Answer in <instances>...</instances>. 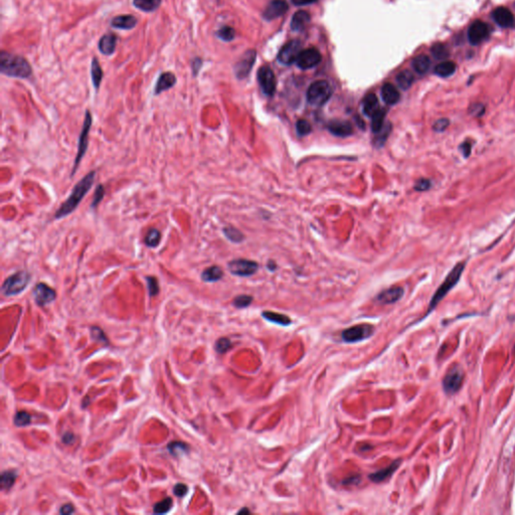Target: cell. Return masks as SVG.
<instances>
[{
	"mask_svg": "<svg viewBox=\"0 0 515 515\" xmlns=\"http://www.w3.org/2000/svg\"><path fill=\"white\" fill-rule=\"evenodd\" d=\"M96 171H90L86 174L73 188L71 194L67 198L65 203L62 204V206L55 211L54 213V219H62L77 210L79 205L81 204L84 197L89 192V190L92 188L95 178H96Z\"/></svg>",
	"mask_w": 515,
	"mask_h": 515,
	"instance_id": "1",
	"label": "cell"
},
{
	"mask_svg": "<svg viewBox=\"0 0 515 515\" xmlns=\"http://www.w3.org/2000/svg\"><path fill=\"white\" fill-rule=\"evenodd\" d=\"M0 72L10 78L28 79L33 75V68L23 56L2 50L0 53Z\"/></svg>",
	"mask_w": 515,
	"mask_h": 515,
	"instance_id": "2",
	"label": "cell"
},
{
	"mask_svg": "<svg viewBox=\"0 0 515 515\" xmlns=\"http://www.w3.org/2000/svg\"><path fill=\"white\" fill-rule=\"evenodd\" d=\"M465 266H466L465 262L458 263L451 270V272L448 274V276L446 277L444 282L441 284V286L438 288V290L436 291L434 296L432 297L430 305H429L428 313H430L432 310H434L437 307V305L446 297V295L455 287L457 283L460 281V278L464 272Z\"/></svg>",
	"mask_w": 515,
	"mask_h": 515,
	"instance_id": "3",
	"label": "cell"
},
{
	"mask_svg": "<svg viewBox=\"0 0 515 515\" xmlns=\"http://www.w3.org/2000/svg\"><path fill=\"white\" fill-rule=\"evenodd\" d=\"M92 123H93V118H92V113L90 110H87L86 111V114H85V120H84V123H83V127H82V130H81V133H80V136H79V143H78V152H77V156L75 158V161H74V166H73V169H72V173H71V177H73L75 175V173L77 172V170L83 160V157L85 156L86 152H87L88 150V146H89V136H90V131H91V128H92Z\"/></svg>",
	"mask_w": 515,
	"mask_h": 515,
	"instance_id": "4",
	"label": "cell"
},
{
	"mask_svg": "<svg viewBox=\"0 0 515 515\" xmlns=\"http://www.w3.org/2000/svg\"><path fill=\"white\" fill-rule=\"evenodd\" d=\"M31 282V274L27 271H18L8 278L2 284V293L5 296H15L20 294Z\"/></svg>",
	"mask_w": 515,
	"mask_h": 515,
	"instance_id": "5",
	"label": "cell"
},
{
	"mask_svg": "<svg viewBox=\"0 0 515 515\" xmlns=\"http://www.w3.org/2000/svg\"><path fill=\"white\" fill-rule=\"evenodd\" d=\"M332 95V88L326 81H317L310 85L307 91V101L310 105L320 107L328 102Z\"/></svg>",
	"mask_w": 515,
	"mask_h": 515,
	"instance_id": "6",
	"label": "cell"
},
{
	"mask_svg": "<svg viewBox=\"0 0 515 515\" xmlns=\"http://www.w3.org/2000/svg\"><path fill=\"white\" fill-rule=\"evenodd\" d=\"M375 326L370 324L354 325L343 330L341 333L342 340L346 343H354L370 338L375 334Z\"/></svg>",
	"mask_w": 515,
	"mask_h": 515,
	"instance_id": "7",
	"label": "cell"
},
{
	"mask_svg": "<svg viewBox=\"0 0 515 515\" xmlns=\"http://www.w3.org/2000/svg\"><path fill=\"white\" fill-rule=\"evenodd\" d=\"M463 371L459 366H453L443 380V388L447 394H455L463 383Z\"/></svg>",
	"mask_w": 515,
	"mask_h": 515,
	"instance_id": "8",
	"label": "cell"
},
{
	"mask_svg": "<svg viewBox=\"0 0 515 515\" xmlns=\"http://www.w3.org/2000/svg\"><path fill=\"white\" fill-rule=\"evenodd\" d=\"M302 51V43L299 41H291L286 43L278 53V61L283 65H292Z\"/></svg>",
	"mask_w": 515,
	"mask_h": 515,
	"instance_id": "9",
	"label": "cell"
},
{
	"mask_svg": "<svg viewBox=\"0 0 515 515\" xmlns=\"http://www.w3.org/2000/svg\"><path fill=\"white\" fill-rule=\"evenodd\" d=\"M227 268H228V270H230V272L235 276L250 277L258 271V269H259V265H258L255 261L246 260V259H236L227 264Z\"/></svg>",
	"mask_w": 515,
	"mask_h": 515,
	"instance_id": "10",
	"label": "cell"
},
{
	"mask_svg": "<svg viewBox=\"0 0 515 515\" xmlns=\"http://www.w3.org/2000/svg\"><path fill=\"white\" fill-rule=\"evenodd\" d=\"M258 81L261 86V89L267 96L274 95L276 91V78L274 72L269 67H262L258 72Z\"/></svg>",
	"mask_w": 515,
	"mask_h": 515,
	"instance_id": "11",
	"label": "cell"
},
{
	"mask_svg": "<svg viewBox=\"0 0 515 515\" xmlns=\"http://www.w3.org/2000/svg\"><path fill=\"white\" fill-rule=\"evenodd\" d=\"M490 35V30L487 23L481 20L474 21L468 31V39L472 44H479L485 40H487Z\"/></svg>",
	"mask_w": 515,
	"mask_h": 515,
	"instance_id": "12",
	"label": "cell"
},
{
	"mask_svg": "<svg viewBox=\"0 0 515 515\" xmlns=\"http://www.w3.org/2000/svg\"><path fill=\"white\" fill-rule=\"evenodd\" d=\"M33 296L35 298L36 303L39 306L43 307V306L51 303L52 301H54V299L56 298V293L46 284L38 283L34 288Z\"/></svg>",
	"mask_w": 515,
	"mask_h": 515,
	"instance_id": "13",
	"label": "cell"
},
{
	"mask_svg": "<svg viewBox=\"0 0 515 515\" xmlns=\"http://www.w3.org/2000/svg\"><path fill=\"white\" fill-rule=\"evenodd\" d=\"M321 62V54L316 48H307L301 51L296 61L297 66L302 70L316 67Z\"/></svg>",
	"mask_w": 515,
	"mask_h": 515,
	"instance_id": "14",
	"label": "cell"
},
{
	"mask_svg": "<svg viewBox=\"0 0 515 515\" xmlns=\"http://www.w3.org/2000/svg\"><path fill=\"white\" fill-rule=\"evenodd\" d=\"M255 60H256V51L253 50V49H250L248 50L244 55L243 58L237 63L236 67H235V73H236V76L238 79H245L250 71L252 70V67L255 63Z\"/></svg>",
	"mask_w": 515,
	"mask_h": 515,
	"instance_id": "15",
	"label": "cell"
},
{
	"mask_svg": "<svg viewBox=\"0 0 515 515\" xmlns=\"http://www.w3.org/2000/svg\"><path fill=\"white\" fill-rule=\"evenodd\" d=\"M176 82H177V79L173 73L164 72V73L160 74L156 81L155 87H154V96H158L161 93L168 91L171 88H173L176 85Z\"/></svg>",
	"mask_w": 515,
	"mask_h": 515,
	"instance_id": "16",
	"label": "cell"
},
{
	"mask_svg": "<svg viewBox=\"0 0 515 515\" xmlns=\"http://www.w3.org/2000/svg\"><path fill=\"white\" fill-rule=\"evenodd\" d=\"M110 24L115 30L121 31H132L137 26L138 19L132 14H121L113 17Z\"/></svg>",
	"mask_w": 515,
	"mask_h": 515,
	"instance_id": "17",
	"label": "cell"
},
{
	"mask_svg": "<svg viewBox=\"0 0 515 515\" xmlns=\"http://www.w3.org/2000/svg\"><path fill=\"white\" fill-rule=\"evenodd\" d=\"M328 131L337 137H348L353 134V127L345 120H332L327 125Z\"/></svg>",
	"mask_w": 515,
	"mask_h": 515,
	"instance_id": "18",
	"label": "cell"
},
{
	"mask_svg": "<svg viewBox=\"0 0 515 515\" xmlns=\"http://www.w3.org/2000/svg\"><path fill=\"white\" fill-rule=\"evenodd\" d=\"M117 42H118V37L115 34L108 33L100 39L99 43H98V48L102 54L110 56L115 53Z\"/></svg>",
	"mask_w": 515,
	"mask_h": 515,
	"instance_id": "19",
	"label": "cell"
},
{
	"mask_svg": "<svg viewBox=\"0 0 515 515\" xmlns=\"http://www.w3.org/2000/svg\"><path fill=\"white\" fill-rule=\"evenodd\" d=\"M287 10L288 4L284 0H272L264 11V17L268 20H273L285 14Z\"/></svg>",
	"mask_w": 515,
	"mask_h": 515,
	"instance_id": "20",
	"label": "cell"
},
{
	"mask_svg": "<svg viewBox=\"0 0 515 515\" xmlns=\"http://www.w3.org/2000/svg\"><path fill=\"white\" fill-rule=\"evenodd\" d=\"M405 294V290L402 287H391L381 292L377 299L382 304H393L402 299Z\"/></svg>",
	"mask_w": 515,
	"mask_h": 515,
	"instance_id": "21",
	"label": "cell"
},
{
	"mask_svg": "<svg viewBox=\"0 0 515 515\" xmlns=\"http://www.w3.org/2000/svg\"><path fill=\"white\" fill-rule=\"evenodd\" d=\"M402 464V460L400 459H397V460H394L389 466H387L386 468L385 469H382V470H379L375 473H371L368 478L370 481H373L375 483H382L384 481H386V479H388L399 467V465Z\"/></svg>",
	"mask_w": 515,
	"mask_h": 515,
	"instance_id": "22",
	"label": "cell"
},
{
	"mask_svg": "<svg viewBox=\"0 0 515 515\" xmlns=\"http://www.w3.org/2000/svg\"><path fill=\"white\" fill-rule=\"evenodd\" d=\"M492 18L501 27H509L514 22V17L511 11L505 7H497L492 12Z\"/></svg>",
	"mask_w": 515,
	"mask_h": 515,
	"instance_id": "23",
	"label": "cell"
},
{
	"mask_svg": "<svg viewBox=\"0 0 515 515\" xmlns=\"http://www.w3.org/2000/svg\"><path fill=\"white\" fill-rule=\"evenodd\" d=\"M380 110V104L378 97L375 94H368L362 101V111L367 117H373Z\"/></svg>",
	"mask_w": 515,
	"mask_h": 515,
	"instance_id": "24",
	"label": "cell"
},
{
	"mask_svg": "<svg viewBox=\"0 0 515 515\" xmlns=\"http://www.w3.org/2000/svg\"><path fill=\"white\" fill-rule=\"evenodd\" d=\"M382 97L386 104L394 105L399 101L400 95H399L397 89L392 84L386 83L383 86V88H382Z\"/></svg>",
	"mask_w": 515,
	"mask_h": 515,
	"instance_id": "25",
	"label": "cell"
},
{
	"mask_svg": "<svg viewBox=\"0 0 515 515\" xmlns=\"http://www.w3.org/2000/svg\"><path fill=\"white\" fill-rule=\"evenodd\" d=\"M262 316L264 319L271 323H275L281 326H289L292 324V320L287 315H284L281 313H276L272 311H264L262 312Z\"/></svg>",
	"mask_w": 515,
	"mask_h": 515,
	"instance_id": "26",
	"label": "cell"
},
{
	"mask_svg": "<svg viewBox=\"0 0 515 515\" xmlns=\"http://www.w3.org/2000/svg\"><path fill=\"white\" fill-rule=\"evenodd\" d=\"M310 21V15L306 11L296 12L291 20V28L294 32H302Z\"/></svg>",
	"mask_w": 515,
	"mask_h": 515,
	"instance_id": "27",
	"label": "cell"
},
{
	"mask_svg": "<svg viewBox=\"0 0 515 515\" xmlns=\"http://www.w3.org/2000/svg\"><path fill=\"white\" fill-rule=\"evenodd\" d=\"M103 77H104V73H103L102 67L100 65V62L97 58H94L92 60V64H91V78H92V83H93V86H94L96 92H98L100 89L101 83L103 81Z\"/></svg>",
	"mask_w": 515,
	"mask_h": 515,
	"instance_id": "28",
	"label": "cell"
},
{
	"mask_svg": "<svg viewBox=\"0 0 515 515\" xmlns=\"http://www.w3.org/2000/svg\"><path fill=\"white\" fill-rule=\"evenodd\" d=\"M132 3L137 9L149 13L157 10L160 7L162 0H133Z\"/></svg>",
	"mask_w": 515,
	"mask_h": 515,
	"instance_id": "29",
	"label": "cell"
},
{
	"mask_svg": "<svg viewBox=\"0 0 515 515\" xmlns=\"http://www.w3.org/2000/svg\"><path fill=\"white\" fill-rule=\"evenodd\" d=\"M222 277H223V271L218 266L209 267L202 273V280L204 282H208V283L217 282Z\"/></svg>",
	"mask_w": 515,
	"mask_h": 515,
	"instance_id": "30",
	"label": "cell"
},
{
	"mask_svg": "<svg viewBox=\"0 0 515 515\" xmlns=\"http://www.w3.org/2000/svg\"><path fill=\"white\" fill-rule=\"evenodd\" d=\"M430 67H431V60L429 59V56H427L425 54L418 55L417 58L414 59V61H413V68L420 75L426 74L429 71V69H430Z\"/></svg>",
	"mask_w": 515,
	"mask_h": 515,
	"instance_id": "31",
	"label": "cell"
},
{
	"mask_svg": "<svg viewBox=\"0 0 515 515\" xmlns=\"http://www.w3.org/2000/svg\"><path fill=\"white\" fill-rule=\"evenodd\" d=\"M386 116V111L380 109L375 115L371 117V131L374 134H378L385 127V119Z\"/></svg>",
	"mask_w": 515,
	"mask_h": 515,
	"instance_id": "32",
	"label": "cell"
},
{
	"mask_svg": "<svg viewBox=\"0 0 515 515\" xmlns=\"http://www.w3.org/2000/svg\"><path fill=\"white\" fill-rule=\"evenodd\" d=\"M222 233L224 235V237L228 240L231 241L232 243H236V244H239V243H242L244 240H245V236L242 232H240L238 228L234 227V226H224L222 228Z\"/></svg>",
	"mask_w": 515,
	"mask_h": 515,
	"instance_id": "33",
	"label": "cell"
},
{
	"mask_svg": "<svg viewBox=\"0 0 515 515\" xmlns=\"http://www.w3.org/2000/svg\"><path fill=\"white\" fill-rule=\"evenodd\" d=\"M456 71V65L453 62L445 61L443 63H440L435 68V74L442 78H448L452 76Z\"/></svg>",
	"mask_w": 515,
	"mask_h": 515,
	"instance_id": "34",
	"label": "cell"
},
{
	"mask_svg": "<svg viewBox=\"0 0 515 515\" xmlns=\"http://www.w3.org/2000/svg\"><path fill=\"white\" fill-rule=\"evenodd\" d=\"M414 75L410 71H403L396 76L398 87L403 90H408L414 83Z\"/></svg>",
	"mask_w": 515,
	"mask_h": 515,
	"instance_id": "35",
	"label": "cell"
},
{
	"mask_svg": "<svg viewBox=\"0 0 515 515\" xmlns=\"http://www.w3.org/2000/svg\"><path fill=\"white\" fill-rule=\"evenodd\" d=\"M161 241V233L157 228H150L146 233L144 238V243L148 248H156Z\"/></svg>",
	"mask_w": 515,
	"mask_h": 515,
	"instance_id": "36",
	"label": "cell"
},
{
	"mask_svg": "<svg viewBox=\"0 0 515 515\" xmlns=\"http://www.w3.org/2000/svg\"><path fill=\"white\" fill-rule=\"evenodd\" d=\"M16 477H17V475H16L15 471L8 470V471L3 472L1 474V479H0V482H1V489L7 490V489L11 488V486L15 482Z\"/></svg>",
	"mask_w": 515,
	"mask_h": 515,
	"instance_id": "37",
	"label": "cell"
},
{
	"mask_svg": "<svg viewBox=\"0 0 515 515\" xmlns=\"http://www.w3.org/2000/svg\"><path fill=\"white\" fill-rule=\"evenodd\" d=\"M168 451L174 457H180L189 451V447L181 442H173L168 446Z\"/></svg>",
	"mask_w": 515,
	"mask_h": 515,
	"instance_id": "38",
	"label": "cell"
},
{
	"mask_svg": "<svg viewBox=\"0 0 515 515\" xmlns=\"http://www.w3.org/2000/svg\"><path fill=\"white\" fill-rule=\"evenodd\" d=\"M216 37L223 42H232L236 38V31L231 26H222L216 32Z\"/></svg>",
	"mask_w": 515,
	"mask_h": 515,
	"instance_id": "39",
	"label": "cell"
},
{
	"mask_svg": "<svg viewBox=\"0 0 515 515\" xmlns=\"http://www.w3.org/2000/svg\"><path fill=\"white\" fill-rule=\"evenodd\" d=\"M431 50H432L433 55L438 60H445L448 58V55H449V51H448L447 47L443 43H435L432 46Z\"/></svg>",
	"mask_w": 515,
	"mask_h": 515,
	"instance_id": "40",
	"label": "cell"
},
{
	"mask_svg": "<svg viewBox=\"0 0 515 515\" xmlns=\"http://www.w3.org/2000/svg\"><path fill=\"white\" fill-rule=\"evenodd\" d=\"M172 505H173L172 499H171L170 497L165 498L164 500H162V501H160V502L155 504V506H154V513H157V514L166 513V512H168L171 509Z\"/></svg>",
	"mask_w": 515,
	"mask_h": 515,
	"instance_id": "41",
	"label": "cell"
},
{
	"mask_svg": "<svg viewBox=\"0 0 515 515\" xmlns=\"http://www.w3.org/2000/svg\"><path fill=\"white\" fill-rule=\"evenodd\" d=\"M145 280H146V283H147V288H148L149 295L151 297L156 296L159 293L158 280L155 277H153V276H147L145 278Z\"/></svg>",
	"mask_w": 515,
	"mask_h": 515,
	"instance_id": "42",
	"label": "cell"
},
{
	"mask_svg": "<svg viewBox=\"0 0 515 515\" xmlns=\"http://www.w3.org/2000/svg\"><path fill=\"white\" fill-rule=\"evenodd\" d=\"M32 422L31 415L26 412H18L14 417V424L17 427H24L30 425Z\"/></svg>",
	"mask_w": 515,
	"mask_h": 515,
	"instance_id": "43",
	"label": "cell"
},
{
	"mask_svg": "<svg viewBox=\"0 0 515 515\" xmlns=\"http://www.w3.org/2000/svg\"><path fill=\"white\" fill-rule=\"evenodd\" d=\"M105 187L103 186V184H99L97 187H96V190H95V193H94V197H93V202L91 204V209L92 210H95L98 208L99 204L102 202L103 198H104V195H105Z\"/></svg>",
	"mask_w": 515,
	"mask_h": 515,
	"instance_id": "44",
	"label": "cell"
},
{
	"mask_svg": "<svg viewBox=\"0 0 515 515\" xmlns=\"http://www.w3.org/2000/svg\"><path fill=\"white\" fill-rule=\"evenodd\" d=\"M296 131L298 133V135L300 136H306L308 134L311 133L312 131V126L311 124L307 121V120H304V119H300L297 121L296 123Z\"/></svg>",
	"mask_w": 515,
	"mask_h": 515,
	"instance_id": "45",
	"label": "cell"
},
{
	"mask_svg": "<svg viewBox=\"0 0 515 515\" xmlns=\"http://www.w3.org/2000/svg\"><path fill=\"white\" fill-rule=\"evenodd\" d=\"M231 347H232V341L228 338L221 337L215 342V350L220 354L226 352Z\"/></svg>",
	"mask_w": 515,
	"mask_h": 515,
	"instance_id": "46",
	"label": "cell"
},
{
	"mask_svg": "<svg viewBox=\"0 0 515 515\" xmlns=\"http://www.w3.org/2000/svg\"><path fill=\"white\" fill-rule=\"evenodd\" d=\"M253 302V297L250 296V295H240L238 297H236L233 301V304L236 308H239V309H242V308H246V307H249Z\"/></svg>",
	"mask_w": 515,
	"mask_h": 515,
	"instance_id": "47",
	"label": "cell"
},
{
	"mask_svg": "<svg viewBox=\"0 0 515 515\" xmlns=\"http://www.w3.org/2000/svg\"><path fill=\"white\" fill-rule=\"evenodd\" d=\"M389 125H390V124H387L386 126H385V127L383 128L384 133H383L382 131H380V132L378 133V134H380V136H379L378 138H376V142H375V143H376V145H377L378 147H382V146L384 145V143L386 142V138L388 137V135H389V133H390V126H389Z\"/></svg>",
	"mask_w": 515,
	"mask_h": 515,
	"instance_id": "48",
	"label": "cell"
},
{
	"mask_svg": "<svg viewBox=\"0 0 515 515\" xmlns=\"http://www.w3.org/2000/svg\"><path fill=\"white\" fill-rule=\"evenodd\" d=\"M91 335H92V338L97 340L98 342H103V343H106V344L108 343L106 335L104 334V332L99 327H92L91 328Z\"/></svg>",
	"mask_w": 515,
	"mask_h": 515,
	"instance_id": "49",
	"label": "cell"
},
{
	"mask_svg": "<svg viewBox=\"0 0 515 515\" xmlns=\"http://www.w3.org/2000/svg\"><path fill=\"white\" fill-rule=\"evenodd\" d=\"M450 125V121L449 119H446V118H442V119H439L437 120L435 123H434V126H433V129L436 131V132H444Z\"/></svg>",
	"mask_w": 515,
	"mask_h": 515,
	"instance_id": "50",
	"label": "cell"
},
{
	"mask_svg": "<svg viewBox=\"0 0 515 515\" xmlns=\"http://www.w3.org/2000/svg\"><path fill=\"white\" fill-rule=\"evenodd\" d=\"M431 186H432V183H431L430 180L423 178V179H420V180H418V181L416 182V184H415V189H416L417 191H426V190H429V189H430Z\"/></svg>",
	"mask_w": 515,
	"mask_h": 515,
	"instance_id": "51",
	"label": "cell"
},
{
	"mask_svg": "<svg viewBox=\"0 0 515 515\" xmlns=\"http://www.w3.org/2000/svg\"><path fill=\"white\" fill-rule=\"evenodd\" d=\"M203 67V60L200 58H194L191 61V70H192V76L196 77Z\"/></svg>",
	"mask_w": 515,
	"mask_h": 515,
	"instance_id": "52",
	"label": "cell"
},
{
	"mask_svg": "<svg viewBox=\"0 0 515 515\" xmlns=\"http://www.w3.org/2000/svg\"><path fill=\"white\" fill-rule=\"evenodd\" d=\"M173 492L176 496L183 497L187 493V486H185L184 484H177L174 486Z\"/></svg>",
	"mask_w": 515,
	"mask_h": 515,
	"instance_id": "53",
	"label": "cell"
},
{
	"mask_svg": "<svg viewBox=\"0 0 515 515\" xmlns=\"http://www.w3.org/2000/svg\"><path fill=\"white\" fill-rule=\"evenodd\" d=\"M471 149H472V143H470L469 141H465L460 145V150L463 153L465 158L469 157V155L471 154Z\"/></svg>",
	"mask_w": 515,
	"mask_h": 515,
	"instance_id": "54",
	"label": "cell"
},
{
	"mask_svg": "<svg viewBox=\"0 0 515 515\" xmlns=\"http://www.w3.org/2000/svg\"><path fill=\"white\" fill-rule=\"evenodd\" d=\"M75 511V508L72 504H66L64 505L61 510H60V513L61 514H65V515H69V514H72L73 512Z\"/></svg>",
	"mask_w": 515,
	"mask_h": 515,
	"instance_id": "55",
	"label": "cell"
},
{
	"mask_svg": "<svg viewBox=\"0 0 515 515\" xmlns=\"http://www.w3.org/2000/svg\"><path fill=\"white\" fill-rule=\"evenodd\" d=\"M359 482H360V476H351L343 481V484L352 485V484H359Z\"/></svg>",
	"mask_w": 515,
	"mask_h": 515,
	"instance_id": "56",
	"label": "cell"
},
{
	"mask_svg": "<svg viewBox=\"0 0 515 515\" xmlns=\"http://www.w3.org/2000/svg\"><path fill=\"white\" fill-rule=\"evenodd\" d=\"M316 1H317V0H292V2L295 5H298V6L311 4V3H314V2H316Z\"/></svg>",
	"mask_w": 515,
	"mask_h": 515,
	"instance_id": "57",
	"label": "cell"
},
{
	"mask_svg": "<svg viewBox=\"0 0 515 515\" xmlns=\"http://www.w3.org/2000/svg\"><path fill=\"white\" fill-rule=\"evenodd\" d=\"M74 440H75V437H74V435L71 434V433H66V434L63 436V442H64V444H68V445H69V444H72V443L74 442Z\"/></svg>",
	"mask_w": 515,
	"mask_h": 515,
	"instance_id": "58",
	"label": "cell"
},
{
	"mask_svg": "<svg viewBox=\"0 0 515 515\" xmlns=\"http://www.w3.org/2000/svg\"><path fill=\"white\" fill-rule=\"evenodd\" d=\"M267 267H268V269H269L270 271H275V270L277 269V266H276V264H275L273 261L269 262V264H268Z\"/></svg>",
	"mask_w": 515,
	"mask_h": 515,
	"instance_id": "59",
	"label": "cell"
},
{
	"mask_svg": "<svg viewBox=\"0 0 515 515\" xmlns=\"http://www.w3.org/2000/svg\"><path fill=\"white\" fill-rule=\"evenodd\" d=\"M243 512H246V513H250V511L248 510V508H244L242 510H240L238 513H243Z\"/></svg>",
	"mask_w": 515,
	"mask_h": 515,
	"instance_id": "60",
	"label": "cell"
},
{
	"mask_svg": "<svg viewBox=\"0 0 515 515\" xmlns=\"http://www.w3.org/2000/svg\"><path fill=\"white\" fill-rule=\"evenodd\" d=\"M514 353H515V344H514Z\"/></svg>",
	"mask_w": 515,
	"mask_h": 515,
	"instance_id": "61",
	"label": "cell"
}]
</instances>
